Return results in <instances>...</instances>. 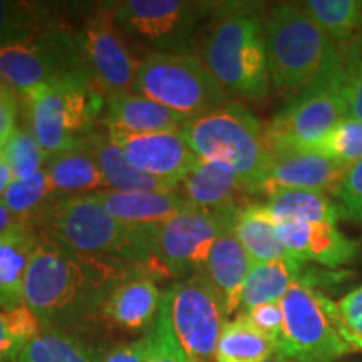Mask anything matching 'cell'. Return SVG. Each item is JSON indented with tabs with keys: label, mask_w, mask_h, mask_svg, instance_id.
<instances>
[{
	"label": "cell",
	"mask_w": 362,
	"mask_h": 362,
	"mask_svg": "<svg viewBox=\"0 0 362 362\" xmlns=\"http://www.w3.org/2000/svg\"><path fill=\"white\" fill-rule=\"evenodd\" d=\"M149 351V336L148 332L143 337L136 339L133 342L119 344L112 347L101 362H146Z\"/></svg>",
	"instance_id": "obj_43"
},
{
	"label": "cell",
	"mask_w": 362,
	"mask_h": 362,
	"mask_svg": "<svg viewBox=\"0 0 362 362\" xmlns=\"http://www.w3.org/2000/svg\"><path fill=\"white\" fill-rule=\"evenodd\" d=\"M264 25L270 79L280 93L296 96L342 72L344 54L302 4H277Z\"/></svg>",
	"instance_id": "obj_2"
},
{
	"label": "cell",
	"mask_w": 362,
	"mask_h": 362,
	"mask_svg": "<svg viewBox=\"0 0 362 362\" xmlns=\"http://www.w3.org/2000/svg\"><path fill=\"white\" fill-rule=\"evenodd\" d=\"M275 233L293 259L337 269L351 264L357 253V242L339 232L334 223L285 221L275 225Z\"/></svg>",
	"instance_id": "obj_18"
},
{
	"label": "cell",
	"mask_w": 362,
	"mask_h": 362,
	"mask_svg": "<svg viewBox=\"0 0 362 362\" xmlns=\"http://www.w3.org/2000/svg\"><path fill=\"white\" fill-rule=\"evenodd\" d=\"M21 223H25V221L17 218V216L13 215L11 210L4 205V202L0 200V235L8 232V230H12L13 226H17Z\"/></svg>",
	"instance_id": "obj_44"
},
{
	"label": "cell",
	"mask_w": 362,
	"mask_h": 362,
	"mask_svg": "<svg viewBox=\"0 0 362 362\" xmlns=\"http://www.w3.org/2000/svg\"><path fill=\"white\" fill-rule=\"evenodd\" d=\"M178 189L188 205L208 210H228L248 203V192L233 175L200 158L180 181Z\"/></svg>",
	"instance_id": "obj_22"
},
{
	"label": "cell",
	"mask_w": 362,
	"mask_h": 362,
	"mask_svg": "<svg viewBox=\"0 0 362 362\" xmlns=\"http://www.w3.org/2000/svg\"><path fill=\"white\" fill-rule=\"evenodd\" d=\"M238 208L208 210L187 203L173 218L153 226L144 270L155 279L185 280L203 274L214 243L233 232Z\"/></svg>",
	"instance_id": "obj_6"
},
{
	"label": "cell",
	"mask_w": 362,
	"mask_h": 362,
	"mask_svg": "<svg viewBox=\"0 0 362 362\" xmlns=\"http://www.w3.org/2000/svg\"><path fill=\"white\" fill-rule=\"evenodd\" d=\"M149 336V351L146 362H188L183 351L180 349L176 342L173 330H171L168 314L166 309L160 305V312L153 324V327L148 330Z\"/></svg>",
	"instance_id": "obj_37"
},
{
	"label": "cell",
	"mask_w": 362,
	"mask_h": 362,
	"mask_svg": "<svg viewBox=\"0 0 362 362\" xmlns=\"http://www.w3.org/2000/svg\"><path fill=\"white\" fill-rule=\"evenodd\" d=\"M347 119L362 123V61L344 56V67L337 83Z\"/></svg>",
	"instance_id": "obj_38"
},
{
	"label": "cell",
	"mask_w": 362,
	"mask_h": 362,
	"mask_svg": "<svg viewBox=\"0 0 362 362\" xmlns=\"http://www.w3.org/2000/svg\"><path fill=\"white\" fill-rule=\"evenodd\" d=\"M253 262L233 232L216 240L211 247L203 274L220 292L226 315H233L242 307V292Z\"/></svg>",
	"instance_id": "obj_23"
},
{
	"label": "cell",
	"mask_w": 362,
	"mask_h": 362,
	"mask_svg": "<svg viewBox=\"0 0 362 362\" xmlns=\"http://www.w3.org/2000/svg\"><path fill=\"white\" fill-rule=\"evenodd\" d=\"M74 39L86 72L106 96L131 89L141 61H136L121 39L112 7L99 8L86 19L74 29Z\"/></svg>",
	"instance_id": "obj_14"
},
{
	"label": "cell",
	"mask_w": 362,
	"mask_h": 362,
	"mask_svg": "<svg viewBox=\"0 0 362 362\" xmlns=\"http://www.w3.org/2000/svg\"><path fill=\"white\" fill-rule=\"evenodd\" d=\"M101 359L99 352L78 334L42 327L13 362H101Z\"/></svg>",
	"instance_id": "obj_29"
},
{
	"label": "cell",
	"mask_w": 362,
	"mask_h": 362,
	"mask_svg": "<svg viewBox=\"0 0 362 362\" xmlns=\"http://www.w3.org/2000/svg\"><path fill=\"white\" fill-rule=\"evenodd\" d=\"M337 309L347 332L362 339V287L347 293L337 304Z\"/></svg>",
	"instance_id": "obj_42"
},
{
	"label": "cell",
	"mask_w": 362,
	"mask_h": 362,
	"mask_svg": "<svg viewBox=\"0 0 362 362\" xmlns=\"http://www.w3.org/2000/svg\"><path fill=\"white\" fill-rule=\"evenodd\" d=\"M342 54L346 57H354V59H359V61H362V27H361L359 33H357L356 37L351 40L349 45H347V49Z\"/></svg>",
	"instance_id": "obj_46"
},
{
	"label": "cell",
	"mask_w": 362,
	"mask_h": 362,
	"mask_svg": "<svg viewBox=\"0 0 362 362\" xmlns=\"http://www.w3.org/2000/svg\"><path fill=\"white\" fill-rule=\"evenodd\" d=\"M240 315L245 317L253 327L259 330L260 334H264L265 337H269L277 346L284 330V312L280 300L253 307V309L247 312H240Z\"/></svg>",
	"instance_id": "obj_40"
},
{
	"label": "cell",
	"mask_w": 362,
	"mask_h": 362,
	"mask_svg": "<svg viewBox=\"0 0 362 362\" xmlns=\"http://www.w3.org/2000/svg\"><path fill=\"white\" fill-rule=\"evenodd\" d=\"M94 197L117 221L128 226H158L187 205L178 192H117L107 188Z\"/></svg>",
	"instance_id": "obj_20"
},
{
	"label": "cell",
	"mask_w": 362,
	"mask_h": 362,
	"mask_svg": "<svg viewBox=\"0 0 362 362\" xmlns=\"http://www.w3.org/2000/svg\"><path fill=\"white\" fill-rule=\"evenodd\" d=\"M0 155L11 166L13 180L30 178L42 171L47 163L42 148L39 146L34 134L25 126H17L8 141L0 149Z\"/></svg>",
	"instance_id": "obj_35"
},
{
	"label": "cell",
	"mask_w": 362,
	"mask_h": 362,
	"mask_svg": "<svg viewBox=\"0 0 362 362\" xmlns=\"http://www.w3.org/2000/svg\"><path fill=\"white\" fill-rule=\"evenodd\" d=\"M334 194L342 208L344 218L362 223V160L349 166Z\"/></svg>",
	"instance_id": "obj_39"
},
{
	"label": "cell",
	"mask_w": 362,
	"mask_h": 362,
	"mask_svg": "<svg viewBox=\"0 0 362 362\" xmlns=\"http://www.w3.org/2000/svg\"><path fill=\"white\" fill-rule=\"evenodd\" d=\"M76 71L86 69L74 29L66 24L54 22L24 44L0 47V83L21 96L49 79Z\"/></svg>",
	"instance_id": "obj_13"
},
{
	"label": "cell",
	"mask_w": 362,
	"mask_h": 362,
	"mask_svg": "<svg viewBox=\"0 0 362 362\" xmlns=\"http://www.w3.org/2000/svg\"><path fill=\"white\" fill-rule=\"evenodd\" d=\"M233 233L253 264L291 257L275 233V223L264 203H245L235 215Z\"/></svg>",
	"instance_id": "obj_28"
},
{
	"label": "cell",
	"mask_w": 362,
	"mask_h": 362,
	"mask_svg": "<svg viewBox=\"0 0 362 362\" xmlns=\"http://www.w3.org/2000/svg\"><path fill=\"white\" fill-rule=\"evenodd\" d=\"M42 330L25 304L13 310L0 309V362H13L21 351Z\"/></svg>",
	"instance_id": "obj_34"
},
{
	"label": "cell",
	"mask_w": 362,
	"mask_h": 362,
	"mask_svg": "<svg viewBox=\"0 0 362 362\" xmlns=\"http://www.w3.org/2000/svg\"><path fill=\"white\" fill-rule=\"evenodd\" d=\"M188 117L161 106L129 90L112 93L106 96L101 126L107 131L129 134L170 133L181 131Z\"/></svg>",
	"instance_id": "obj_19"
},
{
	"label": "cell",
	"mask_w": 362,
	"mask_h": 362,
	"mask_svg": "<svg viewBox=\"0 0 362 362\" xmlns=\"http://www.w3.org/2000/svg\"><path fill=\"white\" fill-rule=\"evenodd\" d=\"M56 198L59 197L54 192L47 170L44 168L30 178L13 180L4 193L2 202L17 218L33 225Z\"/></svg>",
	"instance_id": "obj_33"
},
{
	"label": "cell",
	"mask_w": 362,
	"mask_h": 362,
	"mask_svg": "<svg viewBox=\"0 0 362 362\" xmlns=\"http://www.w3.org/2000/svg\"><path fill=\"white\" fill-rule=\"evenodd\" d=\"M45 170L57 197H79L107 189L98 161L86 146L47 158Z\"/></svg>",
	"instance_id": "obj_26"
},
{
	"label": "cell",
	"mask_w": 362,
	"mask_h": 362,
	"mask_svg": "<svg viewBox=\"0 0 362 362\" xmlns=\"http://www.w3.org/2000/svg\"><path fill=\"white\" fill-rule=\"evenodd\" d=\"M141 267L69 250L40 233L24 280V302L44 329L94 325L111 288Z\"/></svg>",
	"instance_id": "obj_1"
},
{
	"label": "cell",
	"mask_w": 362,
	"mask_h": 362,
	"mask_svg": "<svg viewBox=\"0 0 362 362\" xmlns=\"http://www.w3.org/2000/svg\"><path fill=\"white\" fill-rule=\"evenodd\" d=\"M180 133L200 160L233 175L248 194H260L272 153L265 126L243 104L226 101L187 121Z\"/></svg>",
	"instance_id": "obj_4"
},
{
	"label": "cell",
	"mask_w": 362,
	"mask_h": 362,
	"mask_svg": "<svg viewBox=\"0 0 362 362\" xmlns=\"http://www.w3.org/2000/svg\"><path fill=\"white\" fill-rule=\"evenodd\" d=\"M51 6L25 0H0V47L24 44L54 24Z\"/></svg>",
	"instance_id": "obj_31"
},
{
	"label": "cell",
	"mask_w": 362,
	"mask_h": 362,
	"mask_svg": "<svg viewBox=\"0 0 362 362\" xmlns=\"http://www.w3.org/2000/svg\"><path fill=\"white\" fill-rule=\"evenodd\" d=\"M176 342L188 362H211L223 330L226 307L205 274L178 280L163 292Z\"/></svg>",
	"instance_id": "obj_10"
},
{
	"label": "cell",
	"mask_w": 362,
	"mask_h": 362,
	"mask_svg": "<svg viewBox=\"0 0 362 362\" xmlns=\"http://www.w3.org/2000/svg\"><path fill=\"white\" fill-rule=\"evenodd\" d=\"M302 7L336 42H351L362 27V0H309Z\"/></svg>",
	"instance_id": "obj_32"
},
{
	"label": "cell",
	"mask_w": 362,
	"mask_h": 362,
	"mask_svg": "<svg viewBox=\"0 0 362 362\" xmlns=\"http://www.w3.org/2000/svg\"><path fill=\"white\" fill-rule=\"evenodd\" d=\"M339 76L296 94L265 124L270 153L315 151L339 121L346 119L337 89Z\"/></svg>",
	"instance_id": "obj_12"
},
{
	"label": "cell",
	"mask_w": 362,
	"mask_h": 362,
	"mask_svg": "<svg viewBox=\"0 0 362 362\" xmlns=\"http://www.w3.org/2000/svg\"><path fill=\"white\" fill-rule=\"evenodd\" d=\"M163 293L155 277L139 269L111 288L99 309L96 324L126 334H146L160 312Z\"/></svg>",
	"instance_id": "obj_16"
},
{
	"label": "cell",
	"mask_w": 362,
	"mask_h": 362,
	"mask_svg": "<svg viewBox=\"0 0 362 362\" xmlns=\"http://www.w3.org/2000/svg\"><path fill=\"white\" fill-rule=\"evenodd\" d=\"M40 233L29 223H21L0 235V309L24 305V280Z\"/></svg>",
	"instance_id": "obj_21"
},
{
	"label": "cell",
	"mask_w": 362,
	"mask_h": 362,
	"mask_svg": "<svg viewBox=\"0 0 362 362\" xmlns=\"http://www.w3.org/2000/svg\"><path fill=\"white\" fill-rule=\"evenodd\" d=\"M84 146L89 149L90 155L98 161L107 188L117 189V192H178L166 181L143 173L131 165L124 153L121 151V148L111 141L110 133L104 126H99L86 139Z\"/></svg>",
	"instance_id": "obj_24"
},
{
	"label": "cell",
	"mask_w": 362,
	"mask_h": 362,
	"mask_svg": "<svg viewBox=\"0 0 362 362\" xmlns=\"http://www.w3.org/2000/svg\"><path fill=\"white\" fill-rule=\"evenodd\" d=\"M265 362H296L293 359H291V357H287V356H284L282 352H275V354H272L269 359H267Z\"/></svg>",
	"instance_id": "obj_48"
},
{
	"label": "cell",
	"mask_w": 362,
	"mask_h": 362,
	"mask_svg": "<svg viewBox=\"0 0 362 362\" xmlns=\"http://www.w3.org/2000/svg\"><path fill=\"white\" fill-rule=\"evenodd\" d=\"M282 337L277 351L296 362H334L352 351L346 342L337 304L304 282L293 284L280 300Z\"/></svg>",
	"instance_id": "obj_9"
},
{
	"label": "cell",
	"mask_w": 362,
	"mask_h": 362,
	"mask_svg": "<svg viewBox=\"0 0 362 362\" xmlns=\"http://www.w3.org/2000/svg\"><path fill=\"white\" fill-rule=\"evenodd\" d=\"M202 62L226 94L260 101L269 94L265 25L252 7L223 4L202 44Z\"/></svg>",
	"instance_id": "obj_3"
},
{
	"label": "cell",
	"mask_w": 362,
	"mask_h": 362,
	"mask_svg": "<svg viewBox=\"0 0 362 362\" xmlns=\"http://www.w3.org/2000/svg\"><path fill=\"white\" fill-rule=\"evenodd\" d=\"M349 166L315 151L272 153L260 193L270 197L280 189L325 193L336 189Z\"/></svg>",
	"instance_id": "obj_17"
},
{
	"label": "cell",
	"mask_w": 362,
	"mask_h": 362,
	"mask_svg": "<svg viewBox=\"0 0 362 362\" xmlns=\"http://www.w3.org/2000/svg\"><path fill=\"white\" fill-rule=\"evenodd\" d=\"M307 270L309 267L293 257L253 264L243 285L240 309L247 312L262 304L282 300L293 284L304 282Z\"/></svg>",
	"instance_id": "obj_25"
},
{
	"label": "cell",
	"mask_w": 362,
	"mask_h": 362,
	"mask_svg": "<svg viewBox=\"0 0 362 362\" xmlns=\"http://www.w3.org/2000/svg\"><path fill=\"white\" fill-rule=\"evenodd\" d=\"M315 153L351 166L362 160V123L354 119L339 121Z\"/></svg>",
	"instance_id": "obj_36"
},
{
	"label": "cell",
	"mask_w": 362,
	"mask_h": 362,
	"mask_svg": "<svg viewBox=\"0 0 362 362\" xmlns=\"http://www.w3.org/2000/svg\"><path fill=\"white\" fill-rule=\"evenodd\" d=\"M342 336H344V339H346V342L349 344V346L352 347V349H361V351H362V339H361V337L352 336V334L347 332L346 329H344Z\"/></svg>",
	"instance_id": "obj_47"
},
{
	"label": "cell",
	"mask_w": 362,
	"mask_h": 362,
	"mask_svg": "<svg viewBox=\"0 0 362 362\" xmlns=\"http://www.w3.org/2000/svg\"><path fill=\"white\" fill-rule=\"evenodd\" d=\"M214 4L193 0H124L112 7L119 33L148 47L149 54L187 52L194 27Z\"/></svg>",
	"instance_id": "obj_11"
},
{
	"label": "cell",
	"mask_w": 362,
	"mask_h": 362,
	"mask_svg": "<svg viewBox=\"0 0 362 362\" xmlns=\"http://www.w3.org/2000/svg\"><path fill=\"white\" fill-rule=\"evenodd\" d=\"M131 90L193 119L226 103V93L200 59L188 52L148 54Z\"/></svg>",
	"instance_id": "obj_8"
},
{
	"label": "cell",
	"mask_w": 362,
	"mask_h": 362,
	"mask_svg": "<svg viewBox=\"0 0 362 362\" xmlns=\"http://www.w3.org/2000/svg\"><path fill=\"white\" fill-rule=\"evenodd\" d=\"M107 133L111 141L121 148L131 165L143 173L166 181L176 189L180 181L198 160L180 131L144 134H129L119 131H107Z\"/></svg>",
	"instance_id": "obj_15"
},
{
	"label": "cell",
	"mask_w": 362,
	"mask_h": 362,
	"mask_svg": "<svg viewBox=\"0 0 362 362\" xmlns=\"http://www.w3.org/2000/svg\"><path fill=\"white\" fill-rule=\"evenodd\" d=\"M24 99L29 129L45 158L84 148L101 126L106 94L86 71L57 76L27 90Z\"/></svg>",
	"instance_id": "obj_5"
},
{
	"label": "cell",
	"mask_w": 362,
	"mask_h": 362,
	"mask_svg": "<svg viewBox=\"0 0 362 362\" xmlns=\"http://www.w3.org/2000/svg\"><path fill=\"white\" fill-rule=\"evenodd\" d=\"M12 181H13V173L11 166L7 165V161L4 160L2 155H0V200H2L4 193L7 192V188L11 187Z\"/></svg>",
	"instance_id": "obj_45"
},
{
	"label": "cell",
	"mask_w": 362,
	"mask_h": 362,
	"mask_svg": "<svg viewBox=\"0 0 362 362\" xmlns=\"http://www.w3.org/2000/svg\"><path fill=\"white\" fill-rule=\"evenodd\" d=\"M277 346L260 334L243 315L223 325L215 351V362H265Z\"/></svg>",
	"instance_id": "obj_30"
},
{
	"label": "cell",
	"mask_w": 362,
	"mask_h": 362,
	"mask_svg": "<svg viewBox=\"0 0 362 362\" xmlns=\"http://www.w3.org/2000/svg\"><path fill=\"white\" fill-rule=\"evenodd\" d=\"M264 206L275 225L285 221L337 225L344 218L339 203H334L325 193L307 189H280L270 194Z\"/></svg>",
	"instance_id": "obj_27"
},
{
	"label": "cell",
	"mask_w": 362,
	"mask_h": 362,
	"mask_svg": "<svg viewBox=\"0 0 362 362\" xmlns=\"http://www.w3.org/2000/svg\"><path fill=\"white\" fill-rule=\"evenodd\" d=\"M33 226L69 250L134 264L138 226L117 221L94 194L56 198Z\"/></svg>",
	"instance_id": "obj_7"
},
{
	"label": "cell",
	"mask_w": 362,
	"mask_h": 362,
	"mask_svg": "<svg viewBox=\"0 0 362 362\" xmlns=\"http://www.w3.org/2000/svg\"><path fill=\"white\" fill-rule=\"evenodd\" d=\"M17 115H19L17 93L0 83V149L17 129Z\"/></svg>",
	"instance_id": "obj_41"
}]
</instances>
